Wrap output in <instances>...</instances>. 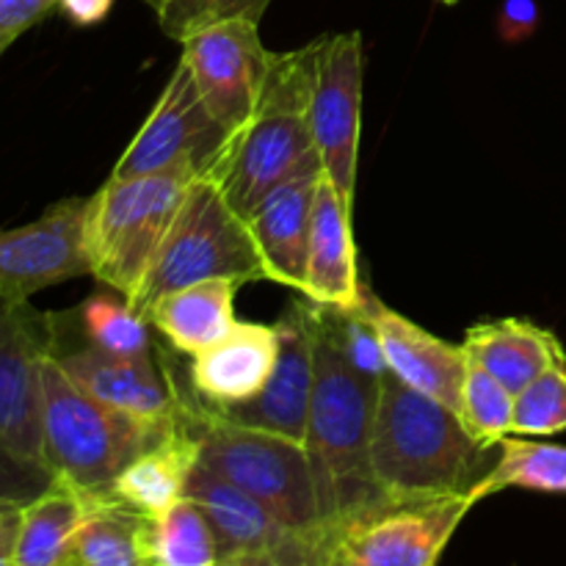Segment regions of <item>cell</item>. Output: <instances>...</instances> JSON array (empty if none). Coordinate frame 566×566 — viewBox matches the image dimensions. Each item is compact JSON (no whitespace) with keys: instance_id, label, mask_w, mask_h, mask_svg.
<instances>
[{"instance_id":"cell-1","label":"cell","mask_w":566,"mask_h":566,"mask_svg":"<svg viewBox=\"0 0 566 566\" xmlns=\"http://www.w3.org/2000/svg\"><path fill=\"white\" fill-rule=\"evenodd\" d=\"M315 307V387L304 448L315 475L321 517L337 536L354 517L387 503L370 470L381 379L359 370L346 357L332 310Z\"/></svg>"},{"instance_id":"cell-2","label":"cell","mask_w":566,"mask_h":566,"mask_svg":"<svg viewBox=\"0 0 566 566\" xmlns=\"http://www.w3.org/2000/svg\"><path fill=\"white\" fill-rule=\"evenodd\" d=\"M318 61V39L291 53H274L254 114L227 136L208 169L238 216L247 219L274 188L321 169L310 125V94Z\"/></svg>"},{"instance_id":"cell-3","label":"cell","mask_w":566,"mask_h":566,"mask_svg":"<svg viewBox=\"0 0 566 566\" xmlns=\"http://www.w3.org/2000/svg\"><path fill=\"white\" fill-rule=\"evenodd\" d=\"M486 453L453 409L407 387L390 370L381 376L370 470L385 501L473 495L490 470Z\"/></svg>"},{"instance_id":"cell-4","label":"cell","mask_w":566,"mask_h":566,"mask_svg":"<svg viewBox=\"0 0 566 566\" xmlns=\"http://www.w3.org/2000/svg\"><path fill=\"white\" fill-rule=\"evenodd\" d=\"M180 409L199 440V462L263 503L298 534H335L324 525L304 442L252 429L208 407L180 385Z\"/></svg>"},{"instance_id":"cell-5","label":"cell","mask_w":566,"mask_h":566,"mask_svg":"<svg viewBox=\"0 0 566 566\" xmlns=\"http://www.w3.org/2000/svg\"><path fill=\"white\" fill-rule=\"evenodd\" d=\"M166 431L94 401L64 374L55 354L44 363L42 459L55 479L88 501L108 497L116 475Z\"/></svg>"},{"instance_id":"cell-6","label":"cell","mask_w":566,"mask_h":566,"mask_svg":"<svg viewBox=\"0 0 566 566\" xmlns=\"http://www.w3.org/2000/svg\"><path fill=\"white\" fill-rule=\"evenodd\" d=\"M193 177H114L86 202V258L92 276L136 302L171 219Z\"/></svg>"},{"instance_id":"cell-7","label":"cell","mask_w":566,"mask_h":566,"mask_svg":"<svg viewBox=\"0 0 566 566\" xmlns=\"http://www.w3.org/2000/svg\"><path fill=\"white\" fill-rule=\"evenodd\" d=\"M210 280L249 285L265 280V271L247 219L238 216L219 186L202 175L188 186L133 307L144 318L166 293Z\"/></svg>"},{"instance_id":"cell-8","label":"cell","mask_w":566,"mask_h":566,"mask_svg":"<svg viewBox=\"0 0 566 566\" xmlns=\"http://www.w3.org/2000/svg\"><path fill=\"white\" fill-rule=\"evenodd\" d=\"M230 133L216 122L191 70L177 61L144 125L116 160L114 177L186 175L202 177L219 158Z\"/></svg>"},{"instance_id":"cell-9","label":"cell","mask_w":566,"mask_h":566,"mask_svg":"<svg viewBox=\"0 0 566 566\" xmlns=\"http://www.w3.org/2000/svg\"><path fill=\"white\" fill-rule=\"evenodd\" d=\"M363 33H332L318 39L310 125L321 169L340 193L343 205L354 210L363 133Z\"/></svg>"},{"instance_id":"cell-10","label":"cell","mask_w":566,"mask_h":566,"mask_svg":"<svg viewBox=\"0 0 566 566\" xmlns=\"http://www.w3.org/2000/svg\"><path fill=\"white\" fill-rule=\"evenodd\" d=\"M475 503L473 495L387 501L343 525L335 551L359 566H437Z\"/></svg>"},{"instance_id":"cell-11","label":"cell","mask_w":566,"mask_h":566,"mask_svg":"<svg viewBox=\"0 0 566 566\" xmlns=\"http://www.w3.org/2000/svg\"><path fill=\"white\" fill-rule=\"evenodd\" d=\"M55 340V315L0 298V442L39 464H44L42 374Z\"/></svg>"},{"instance_id":"cell-12","label":"cell","mask_w":566,"mask_h":566,"mask_svg":"<svg viewBox=\"0 0 566 566\" xmlns=\"http://www.w3.org/2000/svg\"><path fill=\"white\" fill-rule=\"evenodd\" d=\"M258 25L249 20L219 22L180 42V61L191 70L205 105L227 133L254 114L274 61Z\"/></svg>"},{"instance_id":"cell-13","label":"cell","mask_w":566,"mask_h":566,"mask_svg":"<svg viewBox=\"0 0 566 566\" xmlns=\"http://www.w3.org/2000/svg\"><path fill=\"white\" fill-rule=\"evenodd\" d=\"M86 202L61 199L31 224L0 230V298L28 302L33 293L92 274L83 238Z\"/></svg>"},{"instance_id":"cell-14","label":"cell","mask_w":566,"mask_h":566,"mask_svg":"<svg viewBox=\"0 0 566 566\" xmlns=\"http://www.w3.org/2000/svg\"><path fill=\"white\" fill-rule=\"evenodd\" d=\"M53 354L64 374L94 401L158 429L180 423V385L166 352L116 357L83 343L70 352L55 346Z\"/></svg>"},{"instance_id":"cell-15","label":"cell","mask_w":566,"mask_h":566,"mask_svg":"<svg viewBox=\"0 0 566 566\" xmlns=\"http://www.w3.org/2000/svg\"><path fill=\"white\" fill-rule=\"evenodd\" d=\"M315 318L318 307L310 298L293 302L291 310L276 321L280 357L271 379L252 401L219 412L235 423L304 442L315 387Z\"/></svg>"},{"instance_id":"cell-16","label":"cell","mask_w":566,"mask_h":566,"mask_svg":"<svg viewBox=\"0 0 566 566\" xmlns=\"http://www.w3.org/2000/svg\"><path fill=\"white\" fill-rule=\"evenodd\" d=\"M363 310L379 337L387 370L407 387L457 412L459 392H462L464 374H468L464 348L431 335L407 315L381 304L370 291H365Z\"/></svg>"},{"instance_id":"cell-17","label":"cell","mask_w":566,"mask_h":566,"mask_svg":"<svg viewBox=\"0 0 566 566\" xmlns=\"http://www.w3.org/2000/svg\"><path fill=\"white\" fill-rule=\"evenodd\" d=\"M280 357V329L254 321H238L227 337L191 357L188 387L213 409H232L252 401L274 374Z\"/></svg>"},{"instance_id":"cell-18","label":"cell","mask_w":566,"mask_h":566,"mask_svg":"<svg viewBox=\"0 0 566 566\" xmlns=\"http://www.w3.org/2000/svg\"><path fill=\"white\" fill-rule=\"evenodd\" d=\"M368 287L359 282L352 210L329 177L321 171L315 186L313 221L307 243V276L302 296L332 310H357Z\"/></svg>"},{"instance_id":"cell-19","label":"cell","mask_w":566,"mask_h":566,"mask_svg":"<svg viewBox=\"0 0 566 566\" xmlns=\"http://www.w3.org/2000/svg\"><path fill=\"white\" fill-rule=\"evenodd\" d=\"M318 177L321 171L293 177L285 186L274 188L247 216L249 235L263 263L265 280L298 293L304 291V276H307L310 221H313Z\"/></svg>"},{"instance_id":"cell-20","label":"cell","mask_w":566,"mask_h":566,"mask_svg":"<svg viewBox=\"0 0 566 566\" xmlns=\"http://www.w3.org/2000/svg\"><path fill=\"white\" fill-rule=\"evenodd\" d=\"M186 497H191L205 512L208 523L213 525V534L219 539L221 562L227 558L260 556V553H274L293 545L302 536L298 531L287 528L282 520H276L269 509L227 479L216 475L202 462L193 468L188 479Z\"/></svg>"},{"instance_id":"cell-21","label":"cell","mask_w":566,"mask_h":566,"mask_svg":"<svg viewBox=\"0 0 566 566\" xmlns=\"http://www.w3.org/2000/svg\"><path fill=\"white\" fill-rule=\"evenodd\" d=\"M180 381V379H177ZM199 464V440L186 423L180 409V423L166 431L158 442L138 453L111 486V497L125 503L142 517H160L177 501L186 497L188 479Z\"/></svg>"},{"instance_id":"cell-22","label":"cell","mask_w":566,"mask_h":566,"mask_svg":"<svg viewBox=\"0 0 566 566\" xmlns=\"http://www.w3.org/2000/svg\"><path fill=\"white\" fill-rule=\"evenodd\" d=\"M462 348L514 396L545 370L566 365L562 340L551 329H542L523 318L481 321L470 326Z\"/></svg>"},{"instance_id":"cell-23","label":"cell","mask_w":566,"mask_h":566,"mask_svg":"<svg viewBox=\"0 0 566 566\" xmlns=\"http://www.w3.org/2000/svg\"><path fill=\"white\" fill-rule=\"evenodd\" d=\"M238 282L210 280L160 296L147 310V324L169 340L175 352L197 357L232 332Z\"/></svg>"},{"instance_id":"cell-24","label":"cell","mask_w":566,"mask_h":566,"mask_svg":"<svg viewBox=\"0 0 566 566\" xmlns=\"http://www.w3.org/2000/svg\"><path fill=\"white\" fill-rule=\"evenodd\" d=\"M86 512L88 497L55 479L48 492L20 509L11 562L14 566H66Z\"/></svg>"},{"instance_id":"cell-25","label":"cell","mask_w":566,"mask_h":566,"mask_svg":"<svg viewBox=\"0 0 566 566\" xmlns=\"http://www.w3.org/2000/svg\"><path fill=\"white\" fill-rule=\"evenodd\" d=\"M149 517L114 497H94L72 542L66 566H149Z\"/></svg>"},{"instance_id":"cell-26","label":"cell","mask_w":566,"mask_h":566,"mask_svg":"<svg viewBox=\"0 0 566 566\" xmlns=\"http://www.w3.org/2000/svg\"><path fill=\"white\" fill-rule=\"evenodd\" d=\"M503 490L566 495V446L520 440L517 434H509L501 440V457L475 484L473 497L481 503Z\"/></svg>"},{"instance_id":"cell-27","label":"cell","mask_w":566,"mask_h":566,"mask_svg":"<svg viewBox=\"0 0 566 566\" xmlns=\"http://www.w3.org/2000/svg\"><path fill=\"white\" fill-rule=\"evenodd\" d=\"M149 566H219V539L202 509L182 497L169 512L149 520Z\"/></svg>"},{"instance_id":"cell-28","label":"cell","mask_w":566,"mask_h":566,"mask_svg":"<svg viewBox=\"0 0 566 566\" xmlns=\"http://www.w3.org/2000/svg\"><path fill=\"white\" fill-rule=\"evenodd\" d=\"M81 332L88 346L116 357H155L149 324L125 296L105 287L81 304Z\"/></svg>"},{"instance_id":"cell-29","label":"cell","mask_w":566,"mask_h":566,"mask_svg":"<svg viewBox=\"0 0 566 566\" xmlns=\"http://www.w3.org/2000/svg\"><path fill=\"white\" fill-rule=\"evenodd\" d=\"M457 415L470 437L490 451L512 434L514 392L468 357V374L459 392Z\"/></svg>"},{"instance_id":"cell-30","label":"cell","mask_w":566,"mask_h":566,"mask_svg":"<svg viewBox=\"0 0 566 566\" xmlns=\"http://www.w3.org/2000/svg\"><path fill=\"white\" fill-rule=\"evenodd\" d=\"M566 429V365L545 370L514 396L512 434L551 437Z\"/></svg>"},{"instance_id":"cell-31","label":"cell","mask_w":566,"mask_h":566,"mask_svg":"<svg viewBox=\"0 0 566 566\" xmlns=\"http://www.w3.org/2000/svg\"><path fill=\"white\" fill-rule=\"evenodd\" d=\"M269 6L271 0H166L158 11V22L166 36L182 42L191 33L219 22H260Z\"/></svg>"},{"instance_id":"cell-32","label":"cell","mask_w":566,"mask_h":566,"mask_svg":"<svg viewBox=\"0 0 566 566\" xmlns=\"http://www.w3.org/2000/svg\"><path fill=\"white\" fill-rule=\"evenodd\" d=\"M55 484L44 464L31 462L0 442V509H22Z\"/></svg>"},{"instance_id":"cell-33","label":"cell","mask_w":566,"mask_h":566,"mask_svg":"<svg viewBox=\"0 0 566 566\" xmlns=\"http://www.w3.org/2000/svg\"><path fill=\"white\" fill-rule=\"evenodd\" d=\"M335 534L302 536L293 545L260 556L227 558L219 566H329L335 558Z\"/></svg>"},{"instance_id":"cell-34","label":"cell","mask_w":566,"mask_h":566,"mask_svg":"<svg viewBox=\"0 0 566 566\" xmlns=\"http://www.w3.org/2000/svg\"><path fill=\"white\" fill-rule=\"evenodd\" d=\"M55 9V0H0V39L14 42Z\"/></svg>"},{"instance_id":"cell-35","label":"cell","mask_w":566,"mask_h":566,"mask_svg":"<svg viewBox=\"0 0 566 566\" xmlns=\"http://www.w3.org/2000/svg\"><path fill=\"white\" fill-rule=\"evenodd\" d=\"M536 22H539L536 0H503L497 28H501V36L506 39V42L528 39L531 33L536 31Z\"/></svg>"},{"instance_id":"cell-36","label":"cell","mask_w":566,"mask_h":566,"mask_svg":"<svg viewBox=\"0 0 566 566\" xmlns=\"http://www.w3.org/2000/svg\"><path fill=\"white\" fill-rule=\"evenodd\" d=\"M55 9L72 22V25H97L114 9V0H55Z\"/></svg>"},{"instance_id":"cell-37","label":"cell","mask_w":566,"mask_h":566,"mask_svg":"<svg viewBox=\"0 0 566 566\" xmlns=\"http://www.w3.org/2000/svg\"><path fill=\"white\" fill-rule=\"evenodd\" d=\"M17 523H20V509H0V536L17 531Z\"/></svg>"},{"instance_id":"cell-38","label":"cell","mask_w":566,"mask_h":566,"mask_svg":"<svg viewBox=\"0 0 566 566\" xmlns=\"http://www.w3.org/2000/svg\"><path fill=\"white\" fill-rule=\"evenodd\" d=\"M329 566H359V564H354V562H348V558H343L340 553L335 551V558H332V564Z\"/></svg>"},{"instance_id":"cell-39","label":"cell","mask_w":566,"mask_h":566,"mask_svg":"<svg viewBox=\"0 0 566 566\" xmlns=\"http://www.w3.org/2000/svg\"><path fill=\"white\" fill-rule=\"evenodd\" d=\"M144 3H147L149 9H155V14H158V11L164 9V3H166V0H144Z\"/></svg>"},{"instance_id":"cell-40","label":"cell","mask_w":566,"mask_h":566,"mask_svg":"<svg viewBox=\"0 0 566 566\" xmlns=\"http://www.w3.org/2000/svg\"><path fill=\"white\" fill-rule=\"evenodd\" d=\"M11 44H14V42H9V39H0V55H3V53H6V50H9V48H11Z\"/></svg>"},{"instance_id":"cell-41","label":"cell","mask_w":566,"mask_h":566,"mask_svg":"<svg viewBox=\"0 0 566 566\" xmlns=\"http://www.w3.org/2000/svg\"><path fill=\"white\" fill-rule=\"evenodd\" d=\"M440 3H446V6H453V3H459V0H440Z\"/></svg>"}]
</instances>
